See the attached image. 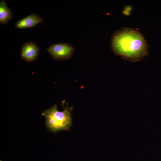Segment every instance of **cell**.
<instances>
[{
    "instance_id": "cell-1",
    "label": "cell",
    "mask_w": 161,
    "mask_h": 161,
    "mask_svg": "<svg viewBox=\"0 0 161 161\" xmlns=\"http://www.w3.org/2000/svg\"><path fill=\"white\" fill-rule=\"evenodd\" d=\"M116 55L127 61H138L148 54L146 41L143 35L134 29L123 27L112 34L110 43Z\"/></svg>"
},
{
    "instance_id": "cell-2",
    "label": "cell",
    "mask_w": 161,
    "mask_h": 161,
    "mask_svg": "<svg viewBox=\"0 0 161 161\" xmlns=\"http://www.w3.org/2000/svg\"><path fill=\"white\" fill-rule=\"evenodd\" d=\"M64 110L58 111L57 104L45 110L42 115L45 119V126L51 132L56 133L61 131H68L72 124V109L67 104L66 107L63 103Z\"/></svg>"
},
{
    "instance_id": "cell-3",
    "label": "cell",
    "mask_w": 161,
    "mask_h": 161,
    "mask_svg": "<svg viewBox=\"0 0 161 161\" xmlns=\"http://www.w3.org/2000/svg\"><path fill=\"white\" fill-rule=\"evenodd\" d=\"M75 49L71 44L59 43L54 44L47 49L52 59L55 60H64L70 58Z\"/></svg>"
},
{
    "instance_id": "cell-4",
    "label": "cell",
    "mask_w": 161,
    "mask_h": 161,
    "mask_svg": "<svg viewBox=\"0 0 161 161\" xmlns=\"http://www.w3.org/2000/svg\"><path fill=\"white\" fill-rule=\"evenodd\" d=\"M39 51V48L35 43L32 41L27 42L21 47V57L24 61L31 62L36 60Z\"/></svg>"
},
{
    "instance_id": "cell-5",
    "label": "cell",
    "mask_w": 161,
    "mask_h": 161,
    "mask_svg": "<svg viewBox=\"0 0 161 161\" xmlns=\"http://www.w3.org/2000/svg\"><path fill=\"white\" fill-rule=\"evenodd\" d=\"M43 21L42 17L32 13L18 21L15 25V27L19 29L32 28Z\"/></svg>"
},
{
    "instance_id": "cell-6",
    "label": "cell",
    "mask_w": 161,
    "mask_h": 161,
    "mask_svg": "<svg viewBox=\"0 0 161 161\" xmlns=\"http://www.w3.org/2000/svg\"><path fill=\"white\" fill-rule=\"evenodd\" d=\"M13 18L11 10L7 5L5 1H0V24L4 25L7 24Z\"/></svg>"
},
{
    "instance_id": "cell-7",
    "label": "cell",
    "mask_w": 161,
    "mask_h": 161,
    "mask_svg": "<svg viewBox=\"0 0 161 161\" xmlns=\"http://www.w3.org/2000/svg\"><path fill=\"white\" fill-rule=\"evenodd\" d=\"M0 161H2L1 160H0Z\"/></svg>"
}]
</instances>
